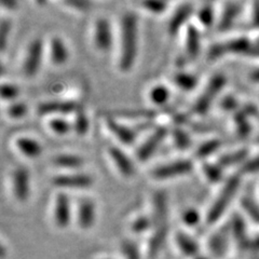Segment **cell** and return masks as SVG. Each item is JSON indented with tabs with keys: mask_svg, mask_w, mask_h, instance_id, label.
Listing matches in <instances>:
<instances>
[{
	"mask_svg": "<svg viewBox=\"0 0 259 259\" xmlns=\"http://www.w3.org/2000/svg\"><path fill=\"white\" fill-rule=\"evenodd\" d=\"M153 229V223L150 214H140L134 217L131 224H130V230L134 234H145L151 232Z\"/></svg>",
	"mask_w": 259,
	"mask_h": 259,
	"instance_id": "cell-37",
	"label": "cell"
},
{
	"mask_svg": "<svg viewBox=\"0 0 259 259\" xmlns=\"http://www.w3.org/2000/svg\"><path fill=\"white\" fill-rule=\"evenodd\" d=\"M247 117L248 116L243 110L242 111L238 110L233 116L237 132L239 133L240 136H246L250 132V124H249V121H248Z\"/></svg>",
	"mask_w": 259,
	"mask_h": 259,
	"instance_id": "cell-43",
	"label": "cell"
},
{
	"mask_svg": "<svg viewBox=\"0 0 259 259\" xmlns=\"http://www.w3.org/2000/svg\"><path fill=\"white\" fill-rule=\"evenodd\" d=\"M241 6L238 3H226L223 7L220 18L217 20V28L220 31H227L232 28L234 22L240 14Z\"/></svg>",
	"mask_w": 259,
	"mask_h": 259,
	"instance_id": "cell-28",
	"label": "cell"
},
{
	"mask_svg": "<svg viewBox=\"0 0 259 259\" xmlns=\"http://www.w3.org/2000/svg\"><path fill=\"white\" fill-rule=\"evenodd\" d=\"M230 224L218 228L212 236L208 238L207 248L209 254L214 258H222L226 255L229 247L230 238H231Z\"/></svg>",
	"mask_w": 259,
	"mask_h": 259,
	"instance_id": "cell-20",
	"label": "cell"
},
{
	"mask_svg": "<svg viewBox=\"0 0 259 259\" xmlns=\"http://www.w3.org/2000/svg\"><path fill=\"white\" fill-rule=\"evenodd\" d=\"M258 45H259V39H258Z\"/></svg>",
	"mask_w": 259,
	"mask_h": 259,
	"instance_id": "cell-55",
	"label": "cell"
},
{
	"mask_svg": "<svg viewBox=\"0 0 259 259\" xmlns=\"http://www.w3.org/2000/svg\"><path fill=\"white\" fill-rule=\"evenodd\" d=\"M201 175L208 184H218L224 178V168L216 161H200L198 162Z\"/></svg>",
	"mask_w": 259,
	"mask_h": 259,
	"instance_id": "cell-30",
	"label": "cell"
},
{
	"mask_svg": "<svg viewBox=\"0 0 259 259\" xmlns=\"http://www.w3.org/2000/svg\"><path fill=\"white\" fill-rule=\"evenodd\" d=\"M193 19L196 20V24L200 28L208 29L213 27L217 23L216 10L213 3H202L198 4L194 11Z\"/></svg>",
	"mask_w": 259,
	"mask_h": 259,
	"instance_id": "cell-25",
	"label": "cell"
},
{
	"mask_svg": "<svg viewBox=\"0 0 259 259\" xmlns=\"http://www.w3.org/2000/svg\"><path fill=\"white\" fill-rule=\"evenodd\" d=\"M14 150L23 158L35 160L42 155L44 146L37 137L27 134H19L12 140Z\"/></svg>",
	"mask_w": 259,
	"mask_h": 259,
	"instance_id": "cell-17",
	"label": "cell"
},
{
	"mask_svg": "<svg viewBox=\"0 0 259 259\" xmlns=\"http://www.w3.org/2000/svg\"><path fill=\"white\" fill-rule=\"evenodd\" d=\"M46 56V41L40 37H32L27 42L22 55L20 68L22 74L27 77H35L41 68L44 58Z\"/></svg>",
	"mask_w": 259,
	"mask_h": 259,
	"instance_id": "cell-5",
	"label": "cell"
},
{
	"mask_svg": "<svg viewBox=\"0 0 259 259\" xmlns=\"http://www.w3.org/2000/svg\"><path fill=\"white\" fill-rule=\"evenodd\" d=\"M91 44L97 52L106 54L116 45V36L112 23L106 15H99L93 20L91 26Z\"/></svg>",
	"mask_w": 259,
	"mask_h": 259,
	"instance_id": "cell-6",
	"label": "cell"
},
{
	"mask_svg": "<svg viewBox=\"0 0 259 259\" xmlns=\"http://www.w3.org/2000/svg\"><path fill=\"white\" fill-rule=\"evenodd\" d=\"M106 156L121 177L128 180L136 174V160L130 156L123 147L117 144L109 145L106 148Z\"/></svg>",
	"mask_w": 259,
	"mask_h": 259,
	"instance_id": "cell-12",
	"label": "cell"
},
{
	"mask_svg": "<svg viewBox=\"0 0 259 259\" xmlns=\"http://www.w3.org/2000/svg\"><path fill=\"white\" fill-rule=\"evenodd\" d=\"M80 103L74 99H50L37 104L36 112L41 117L51 116H72L80 106Z\"/></svg>",
	"mask_w": 259,
	"mask_h": 259,
	"instance_id": "cell-14",
	"label": "cell"
},
{
	"mask_svg": "<svg viewBox=\"0 0 259 259\" xmlns=\"http://www.w3.org/2000/svg\"><path fill=\"white\" fill-rule=\"evenodd\" d=\"M121 253L124 259H142V254L137 243L131 239H124L120 244Z\"/></svg>",
	"mask_w": 259,
	"mask_h": 259,
	"instance_id": "cell-40",
	"label": "cell"
},
{
	"mask_svg": "<svg viewBox=\"0 0 259 259\" xmlns=\"http://www.w3.org/2000/svg\"><path fill=\"white\" fill-rule=\"evenodd\" d=\"M56 190H87L94 185V177L88 172H61L55 174L50 180Z\"/></svg>",
	"mask_w": 259,
	"mask_h": 259,
	"instance_id": "cell-8",
	"label": "cell"
},
{
	"mask_svg": "<svg viewBox=\"0 0 259 259\" xmlns=\"http://www.w3.org/2000/svg\"><path fill=\"white\" fill-rule=\"evenodd\" d=\"M222 146L223 142L220 139H217V137H213V139H208L201 142L194 147L192 152V159L197 162L208 160L209 157L215 155L222 148Z\"/></svg>",
	"mask_w": 259,
	"mask_h": 259,
	"instance_id": "cell-29",
	"label": "cell"
},
{
	"mask_svg": "<svg viewBox=\"0 0 259 259\" xmlns=\"http://www.w3.org/2000/svg\"><path fill=\"white\" fill-rule=\"evenodd\" d=\"M52 220L60 229L67 228L74 220V202L67 191L56 190L52 201Z\"/></svg>",
	"mask_w": 259,
	"mask_h": 259,
	"instance_id": "cell-10",
	"label": "cell"
},
{
	"mask_svg": "<svg viewBox=\"0 0 259 259\" xmlns=\"http://www.w3.org/2000/svg\"><path fill=\"white\" fill-rule=\"evenodd\" d=\"M21 90L20 87L12 82V81H3L2 84H0V97H2V101L4 104L11 103L14 101L20 100Z\"/></svg>",
	"mask_w": 259,
	"mask_h": 259,
	"instance_id": "cell-39",
	"label": "cell"
},
{
	"mask_svg": "<svg viewBox=\"0 0 259 259\" xmlns=\"http://www.w3.org/2000/svg\"><path fill=\"white\" fill-rule=\"evenodd\" d=\"M28 113V105L24 101L18 100L4 104V115L10 120H21Z\"/></svg>",
	"mask_w": 259,
	"mask_h": 259,
	"instance_id": "cell-34",
	"label": "cell"
},
{
	"mask_svg": "<svg viewBox=\"0 0 259 259\" xmlns=\"http://www.w3.org/2000/svg\"><path fill=\"white\" fill-rule=\"evenodd\" d=\"M46 56L54 66H63L68 62L70 51L62 36L53 34L46 40Z\"/></svg>",
	"mask_w": 259,
	"mask_h": 259,
	"instance_id": "cell-16",
	"label": "cell"
},
{
	"mask_svg": "<svg viewBox=\"0 0 259 259\" xmlns=\"http://www.w3.org/2000/svg\"><path fill=\"white\" fill-rule=\"evenodd\" d=\"M71 125L72 133H75L78 136L87 135L89 130H90V119H89L88 113L82 105H80L74 115L71 116Z\"/></svg>",
	"mask_w": 259,
	"mask_h": 259,
	"instance_id": "cell-33",
	"label": "cell"
},
{
	"mask_svg": "<svg viewBox=\"0 0 259 259\" xmlns=\"http://www.w3.org/2000/svg\"><path fill=\"white\" fill-rule=\"evenodd\" d=\"M12 31V21L9 16L3 15L0 19V51L4 53Z\"/></svg>",
	"mask_w": 259,
	"mask_h": 259,
	"instance_id": "cell-41",
	"label": "cell"
},
{
	"mask_svg": "<svg viewBox=\"0 0 259 259\" xmlns=\"http://www.w3.org/2000/svg\"><path fill=\"white\" fill-rule=\"evenodd\" d=\"M224 45H225L227 54L246 55L253 44L245 37H237V38H231L229 40H226V41H224Z\"/></svg>",
	"mask_w": 259,
	"mask_h": 259,
	"instance_id": "cell-36",
	"label": "cell"
},
{
	"mask_svg": "<svg viewBox=\"0 0 259 259\" xmlns=\"http://www.w3.org/2000/svg\"><path fill=\"white\" fill-rule=\"evenodd\" d=\"M257 142L259 143V135H258V137H257Z\"/></svg>",
	"mask_w": 259,
	"mask_h": 259,
	"instance_id": "cell-53",
	"label": "cell"
},
{
	"mask_svg": "<svg viewBox=\"0 0 259 259\" xmlns=\"http://www.w3.org/2000/svg\"><path fill=\"white\" fill-rule=\"evenodd\" d=\"M194 167L196 161L192 158H178L153 166L149 175L153 181L167 182L191 174Z\"/></svg>",
	"mask_w": 259,
	"mask_h": 259,
	"instance_id": "cell-4",
	"label": "cell"
},
{
	"mask_svg": "<svg viewBox=\"0 0 259 259\" xmlns=\"http://www.w3.org/2000/svg\"><path fill=\"white\" fill-rule=\"evenodd\" d=\"M180 218L182 224L187 228H196L202 222L201 212L196 206H187L183 208Z\"/></svg>",
	"mask_w": 259,
	"mask_h": 259,
	"instance_id": "cell-38",
	"label": "cell"
},
{
	"mask_svg": "<svg viewBox=\"0 0 259 259\" xmlns=\"http://www.w3.org/2000/svg\"><path fill=\"white\" fill-rule=\"evenodd\" d=\"M51 163L62 172H77L82 171L85 159L76 152H59L52 157Z\"/></svg>",
	"mask_w": 259,
	"mask_h": 259,
	"instance_id": "cell-21",
	"label": "cell"
},
{
	"mask_svg": "<svg viewBox=\"0 0 259 259\" xmlns=\"http://www.w3.org/2000/svg\"><path fill=\"white\" fill-rule=\"evenodd\" d=\"M103 124L117 145L123 148L134 145L140 133L134 125H130L111 115H106L103 118Z\"/></svg>",
	"mask_w": 259,
	"mask_h": 259,
	"instance_id": "cell-9",
	"label": "cell"
},
{
	"mask_svg": "<svg viewBox=\"0 0 259 259\" xmlns=\"http://www.w3.org/2000/svg\"><path fill=\"white\" fill-rule=\"evenodd\" d=\"M174 242L178 250L190 259L200 255V245L197 240L191 237L189 233L178 230L174 234Z\"/></svg>",
	"mask_w": 259,
	"mask_h": 259,
	"instance_id": "cell-24",
	"label": "cell"
},
{
	"mask_svg": "<svg viewBox=\"0 0 259 259\" xmlns=\"http://www.w3.org/2000/svg\"><path fill=\"white\" fill-rule=\"evenodd\" d=\"M230 224V230H231V236L236 241L238 247L243 250V252H246L249 250L250 245V239L247 236L246 231V226L244 224V221L242 220L240 215H234Z\"/></svg>",
	"mask_w": 259,
	"mask_h": 259,
	"instance_id": "cell-27",
	"label": "cell"
},
{
	"mask_svg": "<svg viewBox=\"0 0 259 259\" xmlns=\"http://www.w3.org/2000/svg\"><path fill=\"white\" fill-rule=\"evenodd\" d=\"M248 150L246 148H240L234 151L227 152L216 159V162L223 168L231 167L233 165H242L244 162L247 161Z\"/></svg>",
	"mask_w": 259,
	"mask_h": 259,
	"instance_id": "cell-32",
	"label": "cell"
},
{
	"mask_svg": "<svg viewBox=\"0 0 259 259\" xmlns=\"http://www.w3.org/2000/svg\"><path fill=\"white\" fill-rule=\"evenodd\" d=\"M220 106L225 111H229V112H234V113H236L238 111L239 102H238V100L233 95H227L221 101Z\"/></svg>",
	"mask_w": 259,
	"mask_h": 259,
	"instance_id": "cell-46",
	"label": "cell"
},
{
	"mask_svg": "<svg viewBox=\"0 0 259 259\" xmlns=\"http://www.w3.org/2000/svg\"><path fill=\"white\" fill-rule=\"evenodd\" d=\"M117 69L127 74L134 67L140 48V22L134 10H125L118 21L116 38Z\"/></svg>",
	"mask_w": 259,
	"mask_h": 259,
	"instance_id": "cell-1",
	"label": "cell"
},
{
	"mask_svg": "<svg viewBox=\"0 0 259 259\" xmlns=\"http://www.w3.org/2000/svg\"><path fill=\"white\" fill-rule=\"evenodd\" d=\"M242 174H253L259 172V156L244 162L240 167Z\"/></svg>",
	"mask_w": 259,
	"mask_h": 259,
	"instance_id": "cell-47",
	"label": "cell"
},
{
	"mask_svg": "<svg viewBox=\"0 0 259 259\" xmlns=\"http://www.w3.org/2000/svg\"><path fill=\"white\" fill-rule=\"evenodd\" d=\"M137 7L150 15H163L169 10L171 3L165 0H145L137 3Z\"/></svg>",
	"mask_w": 259,
	"mask_h": 259,
	"instance_id": "cell-35",
	"label": "cell"
},
{
	"mask_svg": "<svg viewBox=\"0 0 259 259\" xmlns=\"http://www.w3.org/2000/svg\"><path fill=\"white\" fill-rule=\"evenodd\" d=\"M96 202L89 194H82L74 202V220L80 229L92 228L96 221Z\"/></svg>",
	"mask_w": 259,
	"mask_h": 259,
	"instance_id": "cell-15",
	"label": "cell"
},
{
	"mask_svg": "<svg viewBox=\"0 0 259 259\" xmlns=\"http://www.w3.org/2000/svg\"><path fill=\"white\" fill-rule=\"evenodd\" d=\"M169 126L166 124H157L150 130L148 135L137 145L134 151V159L144 163L150 160L159 150L161 145L168 139Z\"/></svg>",
	"mask_w": 259,
	"mask_h": 259,
	"instance_id": "cell-7",
	"label": "cell"
},
{
	"mask_svg": "<svg viewBox=\"0 0 259 259\" xmlns=\"http://www.w3.org/2000/svg\"><path fill=\"white\" fill-rule=\"evenodd\" d=\"M252 26L255 28H259V2L253 4L252 9V21H250Z\"/></svg>",
	"mask_w": 259,
	"mask_h": 259,
	"instance_id": "cell-49",
	"label": "cell"
},
{
	"mask_svg": "<svg viewBox=\"0 0 259 259\" xmlns=\"http://www.w3.org/2000/svg\"><path fill=\"white\" fill-rule=\"evenodd\" d=\"M168 139L171 140L173 147L178 151H187L192 148L191 134L184 125L174 124L169 126Z\"/></svg>",
	"mask_w": 259,
	"mask_h": 259,
	"instance_id": "cell-26",
	"label": "cell"
},
{
	"mask_svg": "<svg viewBox=\"0 0 259 259\" xmlns=\"http://www.w3.org/2000/svg\"><path fill=\"white\" fill-rule=\"evenodd\" d=\"M102 259H111V258H102Z\"/></svg>",
	"mask_w": 259,
	"mask_h": 259,
	"instance_id": "cell-54",
	"label": "cell"
},
{
	"mask_svg": "<svg viewBox=\"0 0 259 259\" xmlns=\"http://www.w3.org/2000/svg\"><path fill=\"white\" fill-rule=\"evenodd\" d=\"M0 7L3 8L4 11L9 13L18 10L19 3L16 0H0Z\"/></svg>",
	"mask_w": 259,
	"mask_h": 259,
	"instance_id": "cell-48",
	"label": "cell"
},
{
	"mask_svg": "<svg viewBox=\"0 0 259 259\" xmlns=\"http://www.w3.org/2000/svg\"><path fill=\"white\" fill-rule=\"evenodd\" d=\"M241 204L244 212L248 215V217L255 222L256 224H259V206L255 203V202L247 197H244L241 201Z\"/></svg>",
	"mask_w": 259,
	"mask_h": 259,
	"instance_id": "cell-44",
	"label": "cell"
},
{
	"mask_svg": "<svg viewBox=\"0 0 259 259\" xmlns=\"http://www.w3.org/2000/svg\"><path fill=\"white\" fill-rule=\"evenodd\" d=\"M150 216L153 223V229L159 227H168V204L164 191L158 190L152 194Z\"/></svg>",
	"mask_w": 259,
	"mask_h": 259,
	"instance_id": "cell-19",
	"label": "cell"
},
{
	"mask_svg": "<svg viewBox=\"0 0 259 259\" xmlns=\"http://www.w3.org/2000/svg\"><path fill=\"white\" fill-rule=\"evenodd\" d=\"M46 126L56 136H65L72 132L71 119L66 116H51L46 118Z\"/></svg>",
	"mask_w": 259,
	"mask_h": 259,
	"instance_id": "cell-31",
	"label": "cell"
},
{
	"mask_svg": "<svg viewBox=\"0 0 259 259\" xmlns=\"http://www.w3.org/2000/svg\"><path fill=\"white\" fill-rule=\"evenodd\" d=\"M10 192L18 203H25L30 198L31 178L29 169L24 165L15 166L10 174Z\"/></svg>",
	"mask_w": 259,
	"mask_h": 259,
	"instance_id": "cell-13",
	"label": "cell"
},
{
	"mask_svg": "<svg viewBox=\"0 0 259 259\" xmlns=\"http://www.w3.org/2000/svg\"><path fill=\"white\" fill-rule=\"evenodd\" d=\"M192 259H212V258H210L209 256H206V255H203V254H200V255L196 256V257L192 258Z\"/></svg>",
	"mask_w": 259,
	"mask_h": 259,
	"instance_id": "cell-52",
	"label": "cell"
},
{
	"mask_svg": "<svg viewBox=\"0 0 259 259\" xmlns=\"http://www.w3.org/2000/svg\"><path fill=\"white\" fill-rule=\"evenodd\" d=\"M171 82L178 90L184 92H192L199 87L200 79L198 75L186 70L184 68H177L171 75Z\"/></svg>",
	"mask_w": 259,
	"mask_h": 259,
	"instance_id": "cell-22",
	"label": "cell"
},
{
	"mask_svg": "<svg viewBox=\"0 0 259 259\" xmlns=\"http://www.w3.org/2000/svg\"><path fill=\"white\" fill-rule=\"evenodd\" d=\"M227 79L223 74H214L210 76L207 82L202 89L199 95L196 97L191 105V113L196 116H204L212 108L217 96L220 95L225 88Z\"/></svg>",
	"mask_w": 259,
	"mask_h": 259,
	"instance_id": "cell-3",
	"label": "cell"
},
{
	"mask_svg": "<svg viewBox=\"0 0 259 259\" xmlns=\"http://www.w3.org/2000/svg\"><path fill=\"white\" fill-rule=\"evenodd\" d=\"M172 89L164 82L152 83L146 92V99L156 107H164L171 100Z\"/></svg>",
	"mask_w": 259,
	"mask_h": 259,
	"instance_id": "cell-23",
	"label": "cell"
},
{
	"mask_svg": "<svg viewBox=\"0 0 259 259\" xmlns=\"http://www.w3.org/2000/svg\"><path fill=\"white\" fill-rule=\"evenodd\" d=\"M227 55L224 41L223 42H214L210 45L207 49V59L209 61H216Z\"/></svg>",
	"mask_w": 259,
	"mask_h": 259,
	"instance_id": "cell-45",
	"label": "cell"
},
{
	"mask_svg": "<svg viewBox=\"0 0 259 259\" xmlns=\"http://www.w3.org/2000/svg\"><path fill=\"white\" fill-rule=\"evenodd\" d=\"M248 56H253V58H259V45H252L249 51L247 52Z\"/></svg>",
	"mask_w": 259,
	"mask_h": 259,
	"instance_id": "cell-50",
	"label": "cell"
},
{
	"mask_svg": "<svg viewBox=\"0 0 259 259\" xmlns=\"http://www.w3.org/2000/svg\"><path fill=\"white\" fill-rule=\"evenodd\" d=\"M197 4L194 3H180L177 4L169 13L166 23V32L169 37H176L190 24L196 11Z\"/></svg>",
	"mask_w": 259,
	"mask_h": 259,
	"instance_id": "cell-11",
	"label": "cell"
},
{
	"mask_svg": "<svg viewBox=\"0 0 259 259\" xmlns=\"http://www.w3.org/2000/svg\"><path fill=\"white\" fill-rule=\"evenodd\" d=\"M62 5L68 10L76 13H88L92 9L93 3L90 0H65Z\"/></svg>",
	"mask_w": 259,
	"mask_h": 259,
	"instance_id": "cell-42",
	"label": "cell"
},
{
	"mask_svg": "<svg viewBox=\"0 0 259 259\" xmlns=\"http://www.w3.org/2000/svg\"><path fill=\"white\" fill-rule=\"evenodd\" d=\"M249 79L255 81V82H259V68H256L252 72H250Z\"/></svg>",
	"mask_w": 259,
	"mask_h": 259,
	"instance_id": "cell-51",
	"label": "cell"
},
{
	"mask_svg": "<svg viewBox=\"0 0 259 259\" xmlns=\"http://www.w3.org/2000/svg\"><path fill=\"white\" fill-rule=\"evenodd\" d=\"M184 54L187 60H196L202 51L201 28L196 23H190L183 31Z\"/></svg>",
	"mask_w": 259,
	"mask_h": 259,
	"instance_id": "cell-18",
	"label": "cell"
},
{
	"mask_svg": "<svg viewBox=\"0 0 259 259\" xmlns=\"http://www.w3.org/2000/svg\"><path fill=\"white\" fill-rule=\"evenodd\" d=\"M241 178L239 174L231 175L225 181L222 189L218 192L215 200L210 203L204 216V222L208 226H213L221 221L225 212L228 209L233 198L239 190Z\"/></svg>",
	"mask_w": 259,
	"mask_h": 259,
	"instance_id": "cell-2",
	"label": "cell"
}]
</instances>
